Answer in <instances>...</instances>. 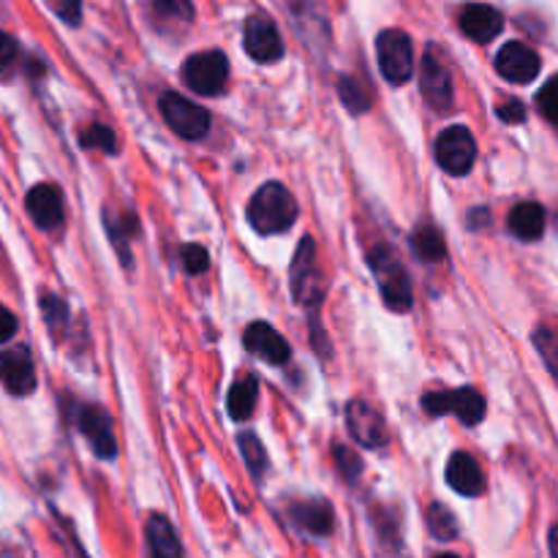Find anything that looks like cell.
Segmentation results:
<instances>
[{
  "label": "cell",
  "instance_id": "cell-1",
  "mask_svg": "<svg viewBox=\"0 0 558 558\" xmlns=\"http://www.w3.org/2000/svg\"><path fill=\"white\" fill-rule=\"evenodd\" d=\"M298 221V202L287 185L265 183L248 202V223L259 234H281Z\"/></svg>",
  "mask_w": 558,
  "mask_h": 558
},
{
  "label": "cell",
  "instance_id": "cell-2",
  "mask_svg": "<svg viewBox=\"0 0 558 558\" xmlns=\"http://www.w3.org/2000/svg\"><path fill=\"white\" fill-rule=\"evenodd\" d=\"M368 265H371V270H374L376 283H379L381 298H385L387 308L396 311V314H407V311H412V305H414L412 281H409L407 267L401 265V259L396 256V251L379 245V248L371 251Z\"/></svg>",
  "mask_w": 558,
  "mask_h": 558
},
{
  "label": "cell",
  "instance_id": "cell-3",
  "mask_svg": "<svg viewBox=\"0 0 558 558\" xmlns=\"http://www.w3.org/2000/svg\"><path fill=\"white\" fill-rule=\"evenodd\" d=\"M229 80V60L218 49L191 54L183 63V82L199 96H218Z\"/></svg>",
  "mask_w": 558,
  "mask_h": 558
},
{
  "label": "cell",
  "instance_id": "cell-4",
  "mask_svg": "<svg viewBox=\"0 0 558 558\" xmlns=\"http://www.w3.org/2000/svg\"><path fill=\"white\" fill-rule=\"evenodd\" d=\"M436 163L445 169L447 174H456V178H463L469 174V169L477 161V142H474L472 131L466 125H450L439 134L436 140Z\"/></svg>",
  "mask_w": 558,
  "mask_h": 558
},
{
  "label": "cell",
  "instance_id": "cell-5",
  "mask_svg": "<svg viewBox=\"0 0 558 558\" xmlns=\"http://www.w3.org/2000/svg\"><path fill=\"white\" fill-rule=\"evenodd\" d=\"M381 76L392 85H407L414 71V47L412 38L403 31H385L376 41Z\"/></svg>",
  "mask_w": 558,
  "mask_h": 558
},
{
  "label": "cell",
  "instance_id": "cell-6",
  "mask_svg": "<svg viewBox=\"0 0 558 558\" xmlns=\"http://www.w3.org/2000/svg\"><path fill=\"white\" fill-rule=\"evenodd\" d=\"M423 409L430 417L456 414L463 425H477L485 417V398L472 387H461L452 392H428L423 398Z\"/></svg>",
  "mask_w": 558,
  "mask_h": 558
},
{
  "label": "cell",
  "instance_id": "cell-7",
  "mask_svg": "<svg viewBox=\"0 0 558 558\" xmlns=\"http://www.w3.org/2000/svg\"><path fill=\"white\" fill-rule=\"evenodd\" d=\"M158 107H161V114L169 129L178 136H183V140H202L210 131L207 109H202L199 104H191L180 93H163Z\"/></svg>",
  "mask_w": 558,
  "mask_h": 558
},
{
  "label": "cell",
  "instance_id": "cell-8",
  "mask_svg": "<svg viewBox=\"0 0 558 558\" xmlns=\"http://www.w3.org/2000/svg\"><path fill=\"white\" fill-rule=\"evenodd\" d=\"M292 294L300 305H319L325 298V278L316 267V243L303 238L292 262Z\"/></svg>",
  "mask_w": 558,
  "mask_h": 558
},
{
  "label": "cell",
  "instance_id": "cell-9",
  "mask_svg": "<svg viewBox=\"0 0 558 558\" xmlns=\"http://www.w3.org/2000/svg\"><path fill=\"white\" fill-rule=\"evenodd\" d=\"M245 52L256 60V63H276L283 54V41L281 33H278L276 22L267 14H251L245 20L243 31Z\"/></svg>",
  "mask_w": 558,
  "mask_h": 558
},
{
  "label": "cell",
  "instance_id": "cell-10",
  "mask_svg": "<svg viewBox=\"0 0 558 558\" xmlns=\"http://www.w3.org/2000/svg\"><path fill=\"white\" fill-rule=\"evenodd\" d=\"M420 87H423V96L436 112H447L452 107V76L447 63L441 60V54L434 47L425 52L423 58V71H420Z\"/></svg>",
  "mask_w": 558,
  "mask_h": 558
},
{
  "label": "cell",
  "instance_id": "cell-11",
  "mask_svg": "<svg viewBox=\"0 0 558 558\" xmlns=\"http://www.w3.org/2000/svg\"><path fill=\"white\" fill-rule=\"evenodd\" d=\"M347 425L349 430H352L354 439L363 447H368V450H379V447H385L387 441H390V430H387L385 417L365 401L349 403Z\"/></svg>",
  "mask_w": 558,
  "mask_h": 558
},
{
  "label": "cell",
  "instance_id": "cell-12",
  "mask_svg": "<svg viewBox=\"0 0 558 558\" xmlns=\"http://www.w3.org/2000/svg\"><path fill=\"white\" fill-rule=\"evenodd\" d=\"M0 385L11 396H31L36 390V368L25 347H11L0 352Z\"/></svg>",
  "mask_w": 558,
  "mask_h": 558
},
{
  "label": "cell",
  "instance_id": "cell-13",
  "mask_svg": "<svg viewBox=\"0 0 558 558\" xmlns=\"http://www.w3.org/2000/svg\"><path fill=\"white\" fill-rule=\"evenodd\" d=\"M496 71H499L507 82L529 85V82L537 80L539 58L532 47H526V44L510 41L499 49V54H496Z\"/></svg>",
  "mask_w": 558,
  "mask_h": 558
},
{
  "label": "cell",
  "instance_id": "cell-14",
  "mask_svg": "<svg viewBox=\"0 0 558 558\" xmlns=\"http://www.w3.org/2000/svg\"><path fill=\"white\" fill-rule=\"evenodd\" d=\"M243 341L251 354H256V357H262L270 365H287L289 357H292V349H289L287 338L278 330H272L267 322H254V325L245 330Z\"/></svg>",
  "mask_w": 558,
  "mask_h": 558
},
{
  "label": "cell",
  "instance_id": "cell-15",
  "mask_svg": "<svg viewBox=\"0 0 558 558\" xmlns=\"http://www.w3.org/2000/svg\"><path fill=\"white\" fill-rule=\"evenodd\" d=\"M25 205L38 229L52 232V229H60V223H63V196H60V191L52 183L33 185Z\"/></svg>",
  "mask_w": 558,
  "mask_h": 558
},
{
  "label": "cell",
  "instance_id": "cell-16",
  "mask_svg": "<svg viewBox=\"0 0 558 558\" xmlns=\"http://www.w3.org/2000/svg\"><path fill=\"white\" fill-rule=\"evenodd\" d=\"M80 430L87 441H90L93 452L104 461H112L118 456V441L112 434V420L107 417V412H101L98 407H85L80 412Z\"/></svg>",
  "mask_w": 558,
  "mask_h": 558
},
{
  "label": "cell",
  "instance_id": "cell-17",
  "mask_svg": "<svg viewBox=\"0 0 558 558\" xmlns=\"http://www.w3.org/2000/svg\"><path fill=\"white\" fill-rule=\"evenodd\" d=\"M501 27H505V16H501L494 5L472 3L461 11V31L466 33L472 41H494L501 33Z\"/></svg>",
  "mask_w": 558,
  "mask_h": 558
},
{
  "label": "cell",
  "instance_id": "cell-18",
  "mask_svg": "<svg viewBox=\"0 0 558 558\" xmlns=\"http://www.w3.org/2000/svg\"><path fill=\"white\" fill-rule=\"evenodd\" d=\"M447 485L461 496H480L485 490V474L469 452H456L447 461Z\"/></svg>",
  "mask_w": 558,
  "mask_h": 558
},
{
  "label": "cell",
  "instance_id": "cell-19",
  "mask_svg": "<svg viewBox=\"0 0 558 558\" xmlns=\"http://www.w3.org/2000/svg\"><path fill=\"white\" fill-rule=\"evenodd\" d=\"M292 521L298 523L303 532L314 534V537H330L332 526H336V515H332V507L327 501L314 499V501H300L292 507Z\"/></svg>",
  "mask_w": 558,
  "mask_h": 558
},
{
  "label": "cell",
  "instance_id": "cell-20",
  "mask_svg": "<svg viewBox=\"0 0 558 558\" xmlns=\"http://www.w3.org/2000/svg\"><path fill=\"white\" fill-rule=\"evenodd\" d=\"M507 227L523 243H534V240L543 238L545 232V207L537 202H521V205L512 207L510 218H507Z\"/></svg>",
  "mask_w": 558,
  "mask_h": 558
},
{
  "label": "cell",
  "instance_id": "cell-21",
  "mask_svg": "<svg viewBox=\"0 0 558 558\" xmlns=\"http://www.w3.org/2000/svg\"><path fill=\"white\" fill-rule=\"evenodd\" d=\"M147 548H150V558H183V548L174 534L172 523L163 515H153L147 521Z\"/></svg>",
  "mask_w": 558,
  "mask_h": 558
},
{
  "label": "cell",
  "instance_id": "cell-22",
  "mask_svg": "<svg viewBox=\"0 0 558 558\" xmlns=\"http://www.w3.org/2000/svg\"><path fill=\"white\" fill-rule=\"evenodd\" d=\"M256 381L251 376H243L232 385L227 396V409H229V417L232 420H248L251 412L256 407Z\"/></svg>",
  "mask_w": 558,
  "mask_h": 558
},
{
  "label": "cell",
  "instance_id": "cell-23",
  "mask_svg": "<svg viewBox=\"0 0 558 558\" xmlns=\"http://www.w3.org/2000/svg\"><path fill=\"white\" fill-rule=\"evenodd\" d=\"M412 248L420 262H441L447 254L445 238H441L439 229L430 227V223H425V227H420L417 232L412 234Z\"/></svg>",
  "mask_w": 558,
  "mask_h": 558
},
{
  "label": "cell",
  "instance_id": "cell-24",
  "mask_svg": "<svg viewBox=\"0 0 558 558\" xmlns=\"http://www.w3.org/2000/svg\"><path fill=\"white\" fill-rule=\"evenodd\" d=\"M104 223H107L109 238H112V243H114V248H118L123 265H129V262H131L129 240L134 238V232H136V218L134 216H123V218L104 216Z\"/></svg>",
  "mask_w": 558,
  "mask_h": 558
},
{
  "label": "cell",
  "instance_id": "cell-25",
  "mask_svg": "<svg viewBox=\"0 0 558 558\" xmlns=\"http://www.w3.org/2000/svg\"><path fill=\"white\" fill-rule=\"evenodd\" d=\"M428 526L430 534H434L436 539H441V543H450V539L458 537V523L445 505L428 507Z\"/></svg>",
  "mask_w": 558,
  "mask_h": 558
},
{
  "label": "cell",
  "instance_id": "cell-26",
  "mask_svg": "<svg viewBox=\"0 0 558 558\" xmlns=\"http://www.w3.org/2000/svg\"><path fill=\"white\" fill-rule=\"evenodd\" d=\"M338 93H341V101L349 112L360 114L365 112V109H371L368 90H365L357 80H352V76H343V80L338 82Z\"/></svg>",
  "mask_w": 558,
  "mask_h": 558
},
{
  "label": "cell",
  "instance_id": "cell-27",
  "mask_svg": "<svg viewBox=\"0 0 558 558\" xmlns=\"http://www.w3.org/2000/svg\"><path fill=\"white\" fill-rule=\"evenodd\" d=\"M80 145L87 147V150H104V153H114V131L104 123H93L87 125L85 131L80 134Z\"/></svg>",
  "mask_w": 558,
  "mask_h": 558
},
{
  "label": "cell",
  "instance_id": "cell-28",
  "mask_svg": "<svg viewBox=\"0 0 558 558\" xmlns=\"http://www.w3.org/2000/svg\"><path fill=\"white\" fill-rule=\"evenodd\" d=\"M238 445L240 450H243V458L245 463H248V469L254 472V477H262V472L267 469V456H265V447H262V441L256 439L254 434H240L238 436Z\"/></svg>",
  "mask_w": 558,
  "mask_h": 558
},
{
  "label": "cell",
  "instance_id": "cell-29",
  "mask_svg": "<svg viewBox=\"0 0 558 558\" xmlns=\"http://www.w3.org/2000/svg\"><path fill=\"white\" fill-rule=\"evenodd\" d=\"M153 9H156L158 16L174 22H191L194 20V5L191 0H150Z\"/></svg>",
  "mask_w": 558,
  "mask_h": 558
},
{
  "label": "cell",
  "instance_id": "cell-30",
  "mask_svg": "<svg viewBox=\"0 0 558 558\" xmlns=\"http://www.w3.org/2000/svg\"><path fill=\"white\" fill-rule=\"evenodd\" d=\"M180 259H183L185 272H191V276H199V272H205L207 267H210V256H207V248H205V245H199V243L183 245V251H180Z\"/></svg>",
  "mask_w": 558,
  "mask_h": 558
},
{
  "label": "cell",
  "instance_id": "cell-31",
  "mask_svg": "<svg viewBox=\"0 0 558 558\" xmlns=\"http://www.w3.org/2000/svg\"><path fill=\"white\" fill-rule=\"evenodd\" d=\"M537 107L550 123L558 125V74L550 76V80L543 85V90L537 93Z\"/></svg>",
  "mask_w": 558,
  "mask_h": 558
},
{
  "label": "cell",
  "instance_id": "cell-32",
  "mask_svg": "<svg viewBox=\"0 0 558 558\" xmlns=\"http://www.w3.org/2000/svg\"><path fill=\"white\" fill-rule=\"evenodd\" d=\"M49 9L65 22V25H80L82 20V3L80 0H47Z\"/></svg>",
  "mask_w": 558,
  "mask_h": 558
},
{
  "label": "cell",
  "instance_id": "cell-33",
  "mask_svg": "<svg viewBox=\"0 0 558 558\" xmlns=\"http://www.w3.org/2000/svg\"><path fill=\"white\" fill-rule=\"evenodd\" d=\"M336 461H338V469H341V474L347 480H357L360 469H363V463H360V458L354 456L349 447L343 445H336Z\"/></svg>",
  "mask_w": 558,
  "mask_h": 558
},
{
  "label": "cell",
  "instance_id": "cell-34",
  "mask_svg": "<svg viewBox=\"0 0 558 558\" xmlns=\"http://www.w3.org/2000/svg\"><path fill=\"white\" fill-rule=\"evenodd\" d=\"M44 314H47V322L52 330H58L60 325H65V303L60 298H54V294H47L41 303Z\"/></svg>",
  "mask_w": 558,
  "mask_h": 558
},
{
  "label": "cell",
  "instance_id": "cell-35",
  "mask_svg": "<svg viewBox=\"0 0 558 558\" xmlns=\"http://www.w3.org/2000/svg\"><path fill=\"white\" fill-rule=\"evenodd\" d=\"M16 58H20V47H16V41L9 36V33L0 31V74L11 71V65L16 63Z\"/></svg>",
  "mask_w": 558,
  "mask_h": 558
},
{
  "label": "cell",
  "instance_id": "cell-36",
  "mask_svg": "<svg viewBox=\"0 0 558 558\" xmlns=\"http://www.w3.org/2000/svg\"><path fill=\"white\" fill-rule=\"evenodd\" d=\"M496 114H499V120H505V123H523V120H526V107H523L518 98H507V101L496 109Z\"/></svg>",
  "mask_w": 558,
  "mask_h": 558
},
{
  "label": "cell",
  "instance_id": "cell-37",
  "mask_svg": "<svg viewBox=\"0 0 558 558\" xmlns=\"http://www.w3.org/2000/svg\"><path fill=\"white\" fill-rule=\"evenodd\" d=\"M16 332V316L0 305V343H9Z\"/></svg>",
  "mask_w": 558,
  "mask_h": 558
},
{
  "label": "cell",
  "instance_id": "cell-38",
  "mask_svg": "<svg viewBox=\"0 0 558 558\" xmlns=\"http://www.w3.org/2000/svg\"><path fill=\"white\" fill-rule=\"evenodd\" d=\"M537 341H539V352H543L545 357H548L550 368L558 371V341H554V338H550L548 332H539Z\"/></svg>",
  "mask_w": 558,
  "mask_h": 558
},
{
  "label": "cell",
  "instance_id": "cell-39",
  "mask_svg": "<svg viewBox=\"0 0 558 558\" xmlns=\"http://www.w3.org/2000/svg\"><path fill=\"white\" fill-rule=\"evenodd\" d=\"M550 556L558 558V526L550 529Z\"/></svg>",
  "mask_w": 558,
  "mask_h": 558
},
{
  "label": "cell",
  "instance_id": "cell-40",
  "mask_svg": "<svg viewBox=\"0 0 558 558\" xmlns=\"http://www.w3.org/2000/svg\"><path fill=\"white\" fill-rule=\"evenodd\" d=\"M436 558H458V556H452V554H441V556H436Z\"/></svg>",
  "mask_w": 558,
  "mask_h": 558
}]
</instances>
